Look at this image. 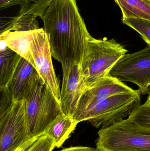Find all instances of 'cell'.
I'll return each instance as SVG.
<instances>
[{"label":"cell","mask_w":150,"mask_h":151,"mask_svg":"<svg viewBox=\"0 0 150 151\" xmlns=\"http://www.w3.org/2000/svg\"><path fill=\"white\" fill-rule=\"evenodd\" d=\"M55 147L53 140L44 134L40 137L27 151H53Z\"/></svg>","instance_id":"cell-20"},{"label":"cell","mask_w":150,"mask_h":151,"mask_svg":"<svg viewBox=\"0 0 150 151\" xmlns=\"http://www.w3.org/2000/svg\"><path fill=\"white\" fill-rule=\"evenodd\" d=\"M30 49L39 75L60 103V85L53 66L48 39L43 28L33 31Z\"/></svg>","instance_id":"cell-8"},{"label":"cell","mask_w":150,"mask_h":151,"mask_svg":"<svg viewBox=\"0 0 150 151\" xmlns=\"http://www.w3.org/2000/svg\"><path fill=\"white\" fill-rule=\"evenodd\" d=\"M122 23L136 31L150 47V20L138 18H122Z\"/></svg>","instance_id":"cell-18"},{"label":"cell","mask_w":150,"mask_h":151,"mask_svg":"<svg viewBox=\"0 0 150 151\" xmlns=\"http://www.w3.org/2000/svg\"><path fill=\"white\" fill-rule=\"evenodd\" d=\"M144 104L145 105L150 106V93L149 94V96H148L147 101H146V102H145Z\"/></svg>","instance_id":"cell-24"},{"label":"cell","mask_w":150,"mask_h":151,"mask_svg":"<svg viewBox=\"0 0 150 151\" xmlns=\"http://www.w3.org/2000/svg\"><path fill=\"white\" fill-rule=\"evenodd\" d=\"M40 17L53 57L62 66L72 62L80 65L92 36L79 13L76 0H53Z\"/></svg>","instance_id":"cell-1"},{"label":"cell","mask_w":150,"mask_h":151,"mask_svg":"<svg viewBox=\"0 0 150 151\" xmlns=\"http://www.w3.org/2000/svg\"><path fill=\"white\" fill-rule=\"evenodd\" d=\"M53 0H24L21 4L18 16L31 14L41 17Z\"/></svg>","instance_id":"cell-17"},{"label":"cell","mask_w":150,"mask_h":151,"mask_svg":"<svg viewBox=\"0 0 150 151\" xmlns=\"http://www.w3.org/2000/svg\"><path fill=\"white\" fill-rule=\"evenodd\" d=\"M109 75L121 82L136 84L141 94L150 93V47L120 58L109 72Z\"/></svg>","instance_id":"cell-7"},{"label":"cell","mask_w":150,"mask_h":151,"mask_svg":"<svg viewBox=\"0 0 150 151\" xmlns=\"http://www.w3.org/2000/svg\"><path fill=\"white\" fill-rule=\"evenodd\" d=\"M36 17L31 14H25L12 18L9 31L28 32L40 29Z\"/></svg>","instance_id":"cell-16"},{"label":"cell","mask_w":150,"mask_h":151,"mask_svg":"<svg viewBox=\"0 0 150 151\" xmlns=\"http://www.w3.org/2000/svg\"><path fill=\"white\" fill-rule=\"evenodd\" d=\"M62 66L61 106L63 114L73 118L80 99L87 88V85L77 63L70 62Z\"/></svg>","instance_id":"cell-9"},{"label":"cell","mask_w":150,"mask_h":151,"mask_svg":"<svg viewBox=\"0 0 150 151\" xmlns=\"http://www.w3.org/2000/svg\"><path fill=\"white\" fill-rule=\"evenodd\" d=\"M21 58L19 55L9 47L5 50L0 51V88L7 87L14 75Z\"/></svg>","instance_id":"cell-15"},{"label":"cell","mask_w":150,"mask_h":151,"mask_svg":"<svg viewBox=\"0 0 150 151\" xmlns=\"http://www.w3.org/2000/svg\"><path fill=\"white\" fill-rule=\"evenodd\" d=\"M99 151H143L150 150V129L125 119L98 132Z\"/></svg>","instance_id":"cell-4"},{"label":"cell","mask_w":150,"mask_h":151,"mask_svg":"<svg viewBox=\"0 0 150 151\" xmlns=\"http://www.w3.org/2000/svg\"><path fill=\"white\" fill-rule=\"evenodd\" d=\"M122 14V18L150 20V0H114Z\"/></svg>","instance_id":"cell-14"},{"label":"cell","mask_w":150,"mask_h":151,"mask_svg":"<svg viewBox=\"0 0 150 151\" xmlns=\"http://www.w3.org/2000/svg\"><path fill=\"white\" fill-rule=\"evenodd\" d=\"M127 119L139 126L150 129V106L141 105L131 113Z\"/></svg>","instance_id":"cell-19"},{"label":"cell","mask_w":150,"mask_h":151,"mask_svg":"<svg viewBox=\"0 0 150 151\" xmlns=\"http://www.w3.org/2000/svg\"><path fill=\"white\" fill-rule=\"evenodd\" d=\"M38 139V138H31L30 140L23 144L15 151H27Z\"/></svg>","instance_id":"cell-23"},{"label":"cell","mask_w":150,"mask_h":151,"mask_svg":"<svg viewBox=\"0 0 150 151\" xmlns=\"http://www.w3.org/2000/svg\"><path fill=\"white\" fill-rule=\"evenodd\" d=\"M59 151H99L97 149L86 146H75L65 148Z\"/></svg>","instance_id":"cell-22"},{"label":"cell","mask_w":150,"mask_h":151,"mask_svg":"<svg viewBox=\"0 0 150 151\" xmlns=\"http://www.w3.org/2000/svg\"><path fill=\"white\" fill-rule=\"evenodd\" d=\"M141 95L137 90L111 96L81 115L76 122L88 121L97 128L108 127L125 119L141 105Z\"/></svg>","instance_id":"cell-5"},{"label":"cell","mask_w":150,"mask_h":151,"mask_svg":"<svg viewBox=\"0 0 150 151\" xmlns=\"http://www.w3.org/2000/svg\"><path fill=\"white\" fill-rule=\"evenodd\" d=\"M143 151H150V150H149Z\"/></svg>","instance_id":"cell-25"},{"label":"cell","mask_w":150,"mask_h":151,"mask_svg":"<svg viewBox=\"0 0 150 151\" xmlns=\"http://www.w3.org/2000/svg\"><path fill=\"white\" fill-rule=\"evenodd\" d=\"M39 76L32 64L22 58L7 86L14 100H25Z\"/></svg>","instance_id":"cell-11"},{"label":"cell","mask_w":150,"mask_h":151,"mask_svg":"<svg viewBox=\"0 0 150 151\" xmlns=\"http://www.w3.org/2000/svg\"><path fill=\"white\" fill-rule=\"evenodd\" d=\"M24 0H0L1 9L17 4H22Z\"/></svg>","instance_id":"cell-21"},{"label":"cell","mask_w":150,"mask_h":151,"mask_svg":"<svg viewBox=\"0 0 150 151\" xmlns=\"http://www.w3.org/2000/svg\"><path fill=\"white\" fill-rule=\"evenodd\" d=\"M77 124L73 118L62 112L48 126L45 134L53 140L55 147L60 148L75 131Z\"/></svg>","instance_id":"cell-12"},{"label":"cell","mask_w":150,"mask_h":151,"mask_svg":"<svg viewBox=\"0 0 150 151\" xmlns=\"http://www.w3.org/2000/svg\"><path fill=\"white\" fill-rule=\"evenodd\" d=\"M136 90L108 74L86 89L83 94L73 118L79 117L111 96Z\"/></svg>","instance_id":"cell-10"},{"label":"cell","mask_w":150,"mask_h":151,"mask_svg":"<svg viewBox=\"0 0 150 151\" xmlns=\"http://www.w3.org/2000/svg\"><path fill=\"white\" fill-rule=\"evenodd\" d=\"M128 52L114 39L90 38L80 65L87 88L109 74L114 65Z\"/></svg>","instance_id":"cell-2"},{"label":"cell","mask_w":150,"mask_h":151,"mask_svg":"<svg viewBox=\"0 0 150 151\" xmlns=\"http://www.w3.org/2000/svg\"><path fill=\"white\" fill-rule=\"evenodd\" d=\"M31 138L26 117V101L15 100L0 112V151H15Z\"/></svg>","instance_id":"cell-6"},{"label":"cell","mask_w":150,"mask_h":151,"mask_svg":"<svg viewBox=\"0 0 150 151\" xmlns=\"http://www.w3.org/2000/svg\"><path fill=\"white\" fill-rule=\"evenodd\" d=\"M25 100L30 137L38 139L45 134L48 126L63 112L60 103L40 76Z\"/></svg>","instance_id":"cell-3"},{"label":"cell","mask_w":150,"mask_h":151,"mask_svg":"<svg viewBox=\"0 0 150 151\" xmlns=\"http://www.w3.org/2000/svg\"><path fill=\"white\" fill-rule=\"evenodd\" d=\"M33 31H6L0 34V39L5 41L7 47L30 62L35 67L30 45ZM36 69V68H35Z\"/></svg>","instance_id":"cell-13"}]
</instances>
